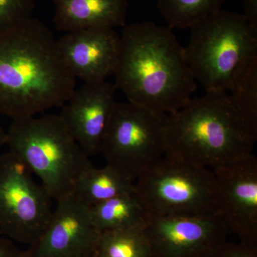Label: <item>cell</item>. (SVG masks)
Instances as JSON below:
<instances>
[{"instance_id": "cell-3", "label": "cell", "mask_w": 257, "mask_h": 257, "mask_svg": "<svg viewBox=\"0 0 257 257\" xmlns=\"http://www.w3.org/2000/svg\"><path fill=\"white\" fill-rule=\"evenodd\" d=\"M256 139L228 93H206L167 116L165 156L214 170L252 155Z\"/></svg>"}, {"instance_id": "cell-9", "label": "cell", "mask_w": 257, "mask_h": 257, "mask_svg": "<svg viewBox=\"0 0 257 257\" xmlns=\"http://www.w3.org/2000/svg\"><path fill=\"white\" fill-rule=\"evenodd\" d=\"M46 229L36 243L25 249L26 257H84L94 253L100 232L90 207L74 193L56 201Z\"/></svg>"}, {"instance_id": "cell-6", "label": "cell", "mask_w": 257, "mask_h": 257, "mask_svg": "<svg viewBox=\"0 0 257 257\" xmlns=\"http://www.w3.org/2000/svg\"><path fill=\"white\" fill-rule=\"evenodd\" d=\"M135 192L152 216L219 215L213 170L168 157L138 176Z\"/></svg>"}, {"instance_id": "cell-1", "label": "cell", "mask_w": 257, "mask_h": 257, "mask_svg": "<svg viewBox=\"0 0 257 257\" xmlns=\"http://www.w3.org/2000/svg\"><path fill=\"white\" fill-rule=\"evenodd\" d=\"M76 80L45 23L32 17L0 29V115L14 120L62 106Z\"/></svg>"}, {"instance_id": "cell-16", "label": "cell", "mask_w": 257, "mask_h": 257, "mask_svg": "<svg viewBox=\"0 0 257 257\" xmlns=\"http://www.w3.org/2000/svg\"><path fill=\"white\" fill-rule=\"evenodd\" d=\"M133 192H135V181L107 164L102 168L92 166L85 171L74 191L79 199L89 207Z\"/></svg>"}, {"instance_id": "cell-21", "label": "cell", "mask_w": 257, "mask_h": 257, "mask_svg": "<svg viewBox=\"0 0 257 257\" xmlns=\"http://www.w3.org/2000/svg\"><path fill=\"white\" fill-rule=\"evenodd\" d=\"M0 257H26L25 250L19 248L15 241L0 236Z\"/></svg>"}, {"instance_id": "cell-10", "label": "cell", "mask_w": 257, "mask_h": 257, "mask_svg": "<svg viewBox=\"0 0 257 257\" xmlns=\"http://www.w3.org/2000/svg\"><path fill=\"white\" fill-rule=\"evenodd\" d=\"M226 229L219 215L151 216L144 231L152 256L202 257L210 254Z\"/></svg>"}, {"instance_id": "cell-17", "label": "cell", "mask_w": 257, "mask_h": 257, "mask_svg": "<svg viewBox=\"0 0 257 257\" xmlns=\"http://www.w3.org/2000/svg\"><path fill=\"white\" fill-rule=\"evenodd\" d=\"M151 250L143 228L100 232L94 257H151Z\"/></svg>"}, {"instance_id": "cell-13", "label": "cell", "mask_w": 257, "mask_h": 257, "mask_svg": "<svg viewBox=\"0 0 257 257\" xmlns=\"http://www.w3.org/2000/svg\"><path fill=\"white\" fill-rule=\"evenodd\" d=\"M116 89L104 81L84 83L62 106L60 116L89 157L101 152L106 128L114 110Z\"/></svg>"}, {"instance_id": "cell-7", "label": "cell", "mask_w": 257, "mask_h": 257, "mask_svg": "<svg viewBox=\"0 0 257 257\" xmlns=\"http://www.w3.org/2000/svg\"><path fill=\"white\" fill-rule=\"evenodd\" d=\"M167 119L128 101H116L101 147L106 164L136 180L165 156Z\"/></svg>"}, {"instance_id": "cell-19", "label": "cell", "mask_w": 257, "mask_h": 257, "mask_svg": "<svg viewBox=\"0 0 257 257\" xmlns=\"http://www.w3.org/2000/svg\"><path fill=\"white\" fill-rule=\"evenodd\" d=\"M228 94L243 116L257 127V57L235 79Z\"/></svg>"}, {"instance_id": "cell-23", "label": "cell", "mask_w": 257, "mask_h": 257, "mask_svg": "<svg viewBox=\"0 0 257 257\" xmlns=\"http://www.w3.org/2000/svg\"><path fill=\"white\" fill-rule=\"evenodd\" d=\"M249 251L244 249L223 250L221 252H218L216 257H255Z\"/></svg>"}, {"instance_id": "cell-22", "label": "cell", "mask_w": 257, "mask_h": 257, "mask_svg": "<svg viewBox=\"0 0 257 257\" xmlns=\"http://www.w3.org/2000/svg\"><path fill=\"white\" fill-rule=\"evenodd\" d=\"M243 16L250 26L257 31V0H243Z\"/></svg>"}, {"instance_id": "cell-8", "label": "cell", "mask_w": 257, "mask_h": 257, "mask_svg": "<svg viewBox=\"0 0 257 257\" xmlns=\"http://www.w3.org/2000/svg\"><path fill=\"white\" fill-rule=\"evenodd\" d=\"M52 200L20 159L10 152L0 154L1 234L32 246L49 224L54 210Z\"/></svg>"}, {"instance_id": "cell-5", "label": "cell", "mask_w": 257, "mask_h": 257, "mask_svg": "<svg viewBox=\"0 0 257 257\" xmlns=\"http://www.w3.org/2000/svg\"><path fill=\"white\" fill-rule=\"evenodd\" d=\"M189 30L184 54L196 82L206 93H228L235 79L257 57V31L243 15L222 10Z\"/></svg>"}, {"instance_id": "cell-15", "label": "cell", "mask_w": 257, "mask_h": 257, "mask_svg": "<svg viewBox=\"0 0 257 257\" xmlns=\"http://www.w3.org/2000/svg\"><path fill=\"white\" fill-rule=\"evenodd\" d=\"M90 212L93 224L99 232L130 228L144 229L151 217L136 192L92 206Z\"/></svg>"}, {"instance_id": "cell-18", "label": "cell", "mask_w": 257, "mask_h": 257, "mask_svg": "<svg viewBox=\"0 0 257 257\" xmlns=\"http://www.w3.org/2000/svg\"><path fill=\"white\" fill-rule=\"evenodd\" d=\"M226 0H157V8L170 29H190L221 10Z\"/></svg>"}, {"instance_id": "cell-2", "label": "cell", "mask_w": 257, "mask_h": 257, "mask_svg": "<svg viewBox=\"0 0 257 257\" xmlns=\"http://www.w3.org/2000/svg\"><path fill=\"white\" fill-rule=\"evenodd\" d=\"M114 76L128 102L162 116L182 109L197 89L172 29L152 22L123 28Z\"/></svg>"}, {"instance_id": "cell-11", "label": "cell", "mask_w": 257, "mask_h": 257, "mask_svg": "<svg viewBox=\"0 0 257 257\" xmlns=\"http://www.w3.org/2000/svg\"><path fill=\"white\" fill-rule=\"evenodd\" d=\"M219 197V215L227 229L248 242L257 230V159L252 155L212 170Z\"/></svg>"}, {"instance_id": "cell-20", "label": "cell", "mask_w": 257, "mask_h": 257, "mask_svg": "<svg viewBox=\"0 0 257 257\" xmlns=\"http://www.w3.org/2000/svg\"><path fill=\"white\" fill-rule=\"evenodd\" d=\"M35 0H0V29L32 18Z\"/></svg>"}, {"instance_id": "cell-4", "label": "cell", "mask_w": 257, "mask_h": 257, "mask_svg": "<svg viewBox=\"0 0 257 257\" xmlns=\"http://www.w3.org/2000/svg\"><path fill=\"white\" fill-rule=\"evenodd\" d=\"M6 145L55 201L73 193L81 176L93 166L60 114L13 120Z\"/></svg>"}, {"instance_id": "cell-25", "label": "cell", "mask_w": 257, "mask_h": 257, "mask_svg": "<svg viewBox=\"0 0 257 257\" xmlns=\"http://www.w3.org/2000/svg\"><path fill=\"white\" fill-rule=\"evenodd\" d=\"M84 257H94V253L92 254L89 255V256H84Z\"/></svg>"}, {"instance_id": "cell-24", "label": "cell", "mask_w": 257, "mask_h": 257, "mask_svg": "<svg viewBox=\"0 0 257 257\" xmlns=\"http://www.w3.org/2000/svg\"><path fill=\"white\" fill-rule=\"evenodd\" d=\"M5 145H6V131L0 124V154H1L3 147H5Z\"/></svg>"}, {"instance_id": "cell-12", "label": "cell", "mask_w": 257, "mask_h": 257, "mask_svg": "<svg viewBox=\"0 0 257 257\" xmlns=\"http://www.w3.org/2000/svg\"><path fill=\"white\" fill-rule=\"evenodd\" d=\"M57 47L74 78L84 83L104 82L114 75L119 59L120 35L109 28L66 32L57 40Z\"/></svg>"}, {"instance_id": "cell-14", "label": "cell", "mask_w": 257, "mask_h": 257, "mask_svg": "<svg viewBox=\"0 0 257 257\" xmlns=\"http://www.w3.org/2000/svg\"><path fill=\"white\" fill-rule=\"evenodd\" d=\"M53 21L59 31L126 26V0H53Z\"/></svg>"}]
</instances>
